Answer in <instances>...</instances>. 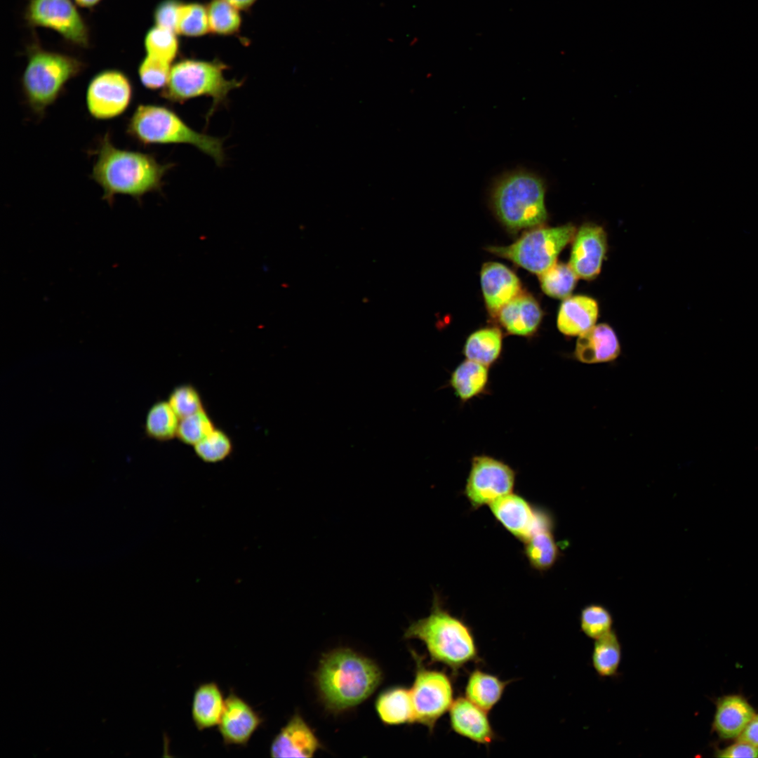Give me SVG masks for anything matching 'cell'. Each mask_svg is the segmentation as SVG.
Here are the masks:
<instances>
[{
	"instance_id": "cell-1",
	"label": "cell",
	"mask_w": 758,
	"mask_h": 758,
	"mask_svg": "<svg viewBox=\"0 0 758 758\" xmlns=\"http://www.w3.org/2000/svg\"><path fill=\"white\" fill-rule=\"evenodd\" d=\"M173 166L160 164L150 154L117 148L107 133L100 141L91 178L102 188V199L109 205L117 194L140 201L145 194L161 190L164 176Z\"/></svg>"
},
{
	"instance_id": "cell-2",
	"label": "cell",
	"mask_w": 758,
	"mask_h": 758,
	"mask_svg": "<svg viewBox=\"0 0 758 758\" xmlns=\"http://www.w3.org/2000/svg\"><path fill=\"white\" fill-rule=\"evenodd\" d=\"M314 679L326 709L338 713L366 700L381 683L383 674L372 660L340 648L322 656Z\"/></svg>"
},
{
	"instance_id": "cell-3",
	"label": "cell",
	"mask_w": 758,
	"mask_h": 758,
	"mask_svg": "<svg viewBox=\"0 0 758 758\" xmlns=\"http://www.w3.org/2000/svg\"><path fill=\"white\" fill-rule=\"evenodd\" d=\"M404 637L422 641L431 662L446 665L453 674L470 663L481 660L472 629L445 609L437 595L430 614L412 623Z\"/></svg>"
},
{
	"instance_id": "cell-4",
	"label": "cell",
	"mask_w": 758,
	"mask_h": 758,
	"mask_svg": "<svg viewBox=\"0 0 758 758\" xmlns=\"http://www.w3.org/2000/svg\"><path fill=\"white\" fill-rule=\"evenodd\" d=\"M545 185L538 175L515 170L501 176L493 187L491 202L500 222L511 231L537 227L547 220Z\"/></svg>"
},
{
	"instance_id": "cell-5",
	"label": "cell",
	"mask_w": 758,
	"mask_h": 758,
	"mask_svg": "<svg viewBox=\"0 0 758 758\" xmlns=\"http://www.w3.org/2000/svg\"><path fill=\"white\" fill-rule=\"evenodd\" d=\"M126 132L142 145L189 144L212 157L225 160L223 140L190 127L173 110L163 105L141 104L130 117Z\"/></svg>"
},
{
	"instance_id": "cell-6",
	"label": "cell",
	"mask_w": 758,
	"mask_h": 758,
	"mask_svg": "<svg viewBox=\"0 0 758 758\" xmlns=\"http://www.w3.org/2000/svg\"><path fill=\"white\" fill-rule=\"evenodd\" d=\"M77 58L32 45L21 79L22 90L29 108L42 115L61 95L67 83L82 72Z\"/></svg>"
},
{
	"instance_id": "cell-7",
	"label": "cell",
	"mask_w": 758,
	"mask_h": 758,
	"mask_svg": "<svg viewBox=\"0 0 758 758\" xmlns=\"http://www.w3.org/2000/svg\"><path fill=\"white\" fill-rule=\"evenodd\" d=\"M227 69L228 66L219 60H180L172 65L168 83L161 90V95L173 103L210 97L213 101L208 112L210 117L218 106L225 105L229 93L243 84V81L227 79L224 75Z\"/></svg>"
},
{
	"instance_id": "cell-8",
	"label": "cell",
	"mask_w": 758,
	"mask_h": 758,
	"mask_svg": "<svg viewBox=\"0 0 758 758\" xmlns=\"http://www.w3.org/2000/svg\"><path fill=\"white\" fill-rule=\"evenodd\" d=\"M576 232V227L571 224L537 227L509 246H489L487 250L540 275L556 263L559 254L573 239Z\"/></svg>"
},
{
	"instance_id": "cell-9",
	"label": "cell",
	"mask_w": 758,
	"mask_h": 758,
	"mask_svg": "<svg viewBox=\"0 0 758 758\" xmlns=\"http://www.w3.org/2000/svg\"><path fill=\"white\" fill-rule=\"evenodd\" d=\"M411 653L415 664V677L410 688L414 723L432 732L438 720L449 711L454 701L453 682L445 672L426 667L423 657L414 650L411 649Z\"/></svg>"
},
{
	"instance_id": "cell-10",
	"label": "cell",
	"mask_w": 758,
	"mask_h": 758,
	"mask_svg": "<svg viewBox=\"0 0 758 758\" xmlns=\"http://www.w3.org/2000/svg\"><path fill=\"white\" fill-rule=\"evenodd\" d=\"M25 19L29 26L53 29L70 44L89 45L88 27L72 0H29Z\"/></svg>"
},
{
	"instance_id": "cell-11",
	"label": "cell",
	"mask_w": 758,
	"mask_h": 758,
	"mask_svg": "<svg viewBox=\"0 0 758 758\" xmlns=\"http://www.w3.org/2000/svg\"><path fill=\"white\" fill-rule=\"evenodd\" d=\"M516 474L508 465L487 456L473 458L465 495L475 509L512 492Z\"/></svg>"
},
{
	"instance_id": "cell-12",
	"label": "cell",
	"mask_w": 758,
	"mask_h": 758,
	"mask_svg": "<svg viewBox=\"0 0 758 758\" xmlns=\"http://www.w3.org/2000/svg\"><path fill=\"white\" fill-rule=\"evenodd\" d=\"M133 95L132 83L123 72L108 69L97 73L87 86L86 105L95 119L116 118L129 107Z\"/></svg>"
},
{
	"instance_id": "cell-13",
	"label": "cell",
	"mask_w": 758,
	"mask_h": 758,
	"mask_svg": "<svg viewBox=\"0 0 758 758\" xmlns=\"http://www.w3.org/2000/svg\"><path fill=\"white\" fill-rule=\"evenodd\" d=\"M489 507L503 526L523 542L538 529L554 526L547 512L536 508L522 496L512 492L496 500Z\"/></svg>"
},
{
	"instance_id": "cell-14",
	"label": "cell",
	"mask_w": 758,
	"mask_h": 758,
	"mask_svg": "<svg viewBox=\"0 0 758 758\" xmlns=\"http://www.w3.org/2000/svg\"><path fill=\"white\" fill-rule=\"evenodd\" d=\"M263 722L260 713L232 690L225 698L218 727L225 745L246 746Z\"/></svg>"
},
{
	"instance_id": "cell-15",
	"label": "cell",
	"mask_w": 758,
	"mask_h": 758,
	"mask_svg": "<svg viewBox=\"0 0 758 758\" xmlns=\"http://www.w3.org/2000/svg\"><path fill=\"white\" fill-rule=\"evenodd\" d=\"M569 265L578 277L592 280L601 272L607 250V236L602 227L583 225L573 239Z\"/></svg>"
},
{
	"instance_id": "cell-16",
	"label": "cell",
	"mask_w": 758,
	"mask_h": 758,
	"mask_svg": "<svg viewBox=\"0 0 758 758\" xmlns=\"http://www.w3.org/2000/svg\"><path fill=\"white\" fill-rule=\"evenodd\" d=\"M322 745L299 712H295L272 740V757H312Z\"/></svg>"
},
{
	"instance_id": "cell-17",
	"label": "cell",
	"mask_w": 758,
	"mask_h": 758,
	"mask_svg": "<svg viewBox=\"0 0 758 758\" xmlns=\"http://www.w3.org/2000/svg\"><path fill=\"white\" fill-rule=\"evenodd\" d=\"M451 730L458 735L476 743L490 745L496 735L488 712L469 700L466 697L456 698L448 711Z\"/></svg>"
},
{
	"instance_id": "cell-18",
	"label": "cell",
	"mask_w": 758,
	"mask_h": 758,
	"mask_svg": "<svg viewBox=\"0 0 758 758\" xmlns=\"http://www.w3.org/2000/svg\"><path fill=\"white\" fill-rule=\"evenodd\" d=\"M480 281L486 306L494 316L521 292L518 277L505 265L496 262L484 263Z\"/></svg>"
},
{
	"instance_id": "cell-19",
	"label": "cell",
	"mask_w": 758,
	"mask_h": 758,
	"mask_svg": "<svg viewBox=\"0 0 758 758\" xmlns=\"http://www.w3.org/2000/svg\"><path fill=\"white\" fill-rule=\"evenodd\" d=\"M755 714L754 707L743 696H724L716 701L712 729L722 739H737Z\"/></svg>"
},
{
	"instance_id": "cell-20",
	"label": "cell",
	"mask_w": 758,
	"mask_h": 758,
	"mask_svg": "<svg viewBox=\"0 0 758 758\" xmlns=\"http://www.w3.org/2000/svg\"><path fill=\"white\" fill-rule=\"evenodd\" d=\"M495 316L509 333L529 336L537 331L543 312L532 295L520 293L502 307Z\"/></svg>"
},
{
	"instance_id": "cell-21",
	"label": "cell",
	"mask_w": 758,
	"mask_h": 758,
	"mask_svg": "<svg viewBox=\"0 0 758 758\" xmlns=\"http://www.w3.org/2000/svg\"><path fill=\"white\" fill-rule=\"evenodd\" d=\"M620 345L614 330L607 324L594 325L579 335L575 357L585 364L608 362L620 354Z\"/></svg>"
},
{
	"instance_id": "cell-22",
	"label": "cell",
	"mask_w": 758,
	"mask_h": 758,
	"mask_svg": "<svg viewBox=\"0 0 758 758\" xmlns=\"http://www.w3.org/2000/svg\"><path fill=\"white\" fill-rule=\"evenodd\" d=\"M599 314L597 301L584 295L569 296L560 305L557 328L564 335H580L594 326Z\"/></svg>"
},
{
	"instance_id": "cell-23",
	"label": "cell",
	"mask_w": 758,
	"mask_h": 758,
	"mask_svg": "<svg viewBox=\"0 0 758 758\" xmlns=\"http://www.w3.org/2000/svg\"><path fill=\"white\" fill-rule=\"evenodd\" d=\"M225 698L215 681L197 686L193 693L191 716L199 731L218 726L223 712Z\"/></svg>"
},
{
	"instance_id": "cell-24",
	"label": "cell",
	"mask_w": 758,
	"mask_h": 758,
	"mask_svg": "<svg viewBox=\"0 0 758 758\" xmlns=\"http://www.w3.org/2000/svg\"><path fill=\"white\" fill-rule=\"evenodd\" d=\"M375 707L378 716L385 724L414 723L410 689L397 686L384 690L378 696Z\"/></svg>"
},
{
	"instance_id": "cell-25",
	"label": "cell",
	"mask_w": 758,
	"mask_h": 758,
	"mask_svg": "<svg viewBox=\"0 0 758 758\" xmlns=\"http://www.w3.org/2000/svg\"><path fill=\"white\" fill-rule=\"evenodd\" d=\"M511 682L479 669L472 671L465 688V697L481 709L489 712L501 700L505 688Z\"/></svg>"
},
{
	"instance_id": "cell-26",
	"label": "cell",
	"mask_w": 758,
	"mask_h": 758,
	"mask_svg": "<svg viewBox=\"0 0 758 758\" xmlns=\"http://www.w3.org/2000/svg\"><path fill=\"white\" fill-rule=\"evenodd\" d=\"M488 380V366L467 359L451 374L450 384L456 396L466 401L482 393Z\"/></svg>"
},
{
	"instance_id": "cell-27",
	"label": "cell",
	"mask_w": 758,
	"mask_h": 758,
	"mask_svg": "<svg viewBox=\"0 0 758 758\" xmlns=\"http://www.w3.org/2000/svg\"><path fill=\"white\" fill-rule=\"evenodd\" d=\"M503 335L496 327H486L471 333L466 340L463 354L472 361L488 366L500 357Z\"/></svg>"
},
{
	"instance_id": "cell-28",
	"label": "cell",
	"mask_w": 758,
	"mask_h": 758,
	"mask_svg": "<svg viewBox=\"0 0 758 758\" xmlns=\"http://www.w3.org/2000/svg\"><path fill=\"white\" fill-rule=\"evenodd\" d=\"M552 529L553 526L538 529L524 541L525 555L530 565L538 571L550 569L560 555Z\"/></svg>"
},
{
	"instance_id": "cell-29",
	"label": "cell",
	"mask_w": 758,
	"mask_h": 758,
	"mask_svg": "<svg viewBox=\"0 0 758 758\" xmlns=\"http://www.w3.org/2000/svg\"><path fill=\"white\" fill-rule=\"evenodd\" d=\"M180 418L168 401L159 400L148 409L144 430L146 435L158 441H168L177 437Z\"/></svg>"
},
{
	"instance_id": "cell-30",
	"label": "cell",
	"mask_w": 758,
	"mask_h": 758,
	"mask_svg": "<svg viewBox=\"0 0 758 758\" xmlns=\"http://www.w3.org/2000/svg\"><path fill=\"white\" fill-rule=\"evenodd\" d=\"M621 656V644L613 630L594 640L592 663L599 676L610 677L616 675Z\"/></svg>"
},
{
	"instance_id": "cell-31",
	"label": "cell",
	"mask_w": 758,
	"mask_h": 758,
	"mask_svg": "<svg viewBox=\"0 0 758 758\" xmlns=\"http://www.w3.org/2000/svg\"><path fill=\"white\" fill-rule=\"evenodd\" d=\"M210 33L232 36L239 32L242 24L240 11L226 0H210L206 5Z\"/></svg>"
},
{
	"instance_id": "cell-32",
	"label": "cell",
	"mask_w": 758,
	"mask_h": 758,
	"mask_svg": "<svg viewBox=\"0 0 758 758\" xmlns=\"http://www.w3.org/2000/svg\"><path fill=\"white\" fill-rule=\"evenodd\" d=\"M578 277L569 264L556 262L540 275V284L547 295L565 299L571 295Z\"/></svg>"
},
{
	"instance_id": "cell-33",
	"label": "cell",
	"mask_w": 758,
	"mask_h": 758,
	"mask_svg": "<svg viewBox=\"0 0 758 758\" xmlns=\"http://www.w3.org/2000/svg\"><path fill=\"white\" fill-rule=\"evenodd\" d=\"M178 35L171 30L157 25L151 27L144 39L146 55L172 64L179 54Z\"/></svg>"
},
{
	"instance_id": "cell-34",
	"label": "cell",
	"mask_w": 758,
	"mask_h": 758,
	"mask_svg": "<svg viewBox=\"0 0 758 758\" xmlns=\"http://www.w3.org/2000/svg\"><path fill=\"white\" fill-rule=\"evenodd\" d=\"M210 33L206 5L199 2L183 3L177 24V34L187 37H199Z\"/></svg>"
},
{
	"instance_id": "cell-35",
	"label": "cell",
	"mask_w": 758,
	"mask_h": 758,
	"mask_svg": "<svg viewBox=\"0 0 758 758\" xmlns=\"http://www.w3.org/2000/svg\"><path fill=\"white\" fill-rule=\"evenodd\" d=\"M215 428L213 420L204 408L180 419L176 438L185 444L194 446Z\"/></svg>"
},
{
	"instance_id": "cell-36",
	"label": "cell",
	"mask_w": 758,
	"mask_h": 758,
	"mask_svg": "<svg viewBox=\"0 0 758 758\" xmlns=\"http://www.w3.org/2000/svg\"><path fill=\"white\" fill-rule=\"evenodd\" d=\"M613 616L609 610L599 604L585 606L580 614V627L587 637L597 639L612 630Z\"/></svg>"
},
{
	"instance_id": "cell-37",
	"label": "cell",
	"mask_w": 758,
	"mask_h": 758,
	"mask_svg": "<svg viewBox=\"0 0 758 758\" xmlns=\"http://www.w3.org/2000/svg\"><path fill=\"white\" fill-rule=\"evenodd\" d=\"M193 448L195 454L201 460L215 463L230 456L233 451V443L225 431L215 428Z\"/></svg>"
},
{
	"instance_id": "cell-38",
	"label": "cell",
	"mask_w": 758,
	"mask_h": 758,
	"mask_svg": "<svg viewBox=\"0 0 758 758\" xmlns=\"http://www.w3.org/2000/svg\"><path fill=\"white\" fill-rule=\"evenodd\" d=\"M167 401L180 419L204 409L199 392L190 383L175 386Z\"/></svg>"
},
{
	"instance_id": "cell-39",
	"label": "cell",
	"mask_w": 758,
	"mask_h": 758,
	"mask_svg": "<svg viewBox=\"0 0 758 758\" xmlns=\"http://www.w3.org/2000/svg\"><path fill=\"white\" fill-rule=\"evenodd\" d=\"M171 67V64L145 55L138 69L140 81L149 90H163L168 83Z\"/></svg>"
},
{
	"instance_id": "cell-40",
	"label": "cell",
	"mask_w": 758,
	"mask_h": 758,
	"mask_svg": "<svg viewBox=\"0 0 758 758\" xmlns=\"http://www.w3.org/2000/svg\"><path fill=\"white\" fill-rule=\"evenodd\" d=\"M182 4L180 0H161L159 2L152 14L155 25L177 34L179 12Z\"/></svg>"
},
{
	"instance_id": "cell-41",
	"label": "cell",
	"mask_w": 758,
	"mask_h": 758,
	"mask_svg": "<svg viewBox=\"0 0 758 758\" xmlns=\"http://www.w3.org/2000/svg\"><path fill=\"white\" fill-rule=\"evenodd\" d=\"M715 757L725 758L758 757V747L750 743L737 740V742L715 752Z\"/></svg>"
},
{
	"instance_id": "cell-42",
	"label": "cell",
	"mask_w": 758,
	"mask_h": 758,
	"mask_svg": "<svg viewBox=\"0 0 758 758\" xmlns=\"http://www.w3.org/2000/svg\"><path fill=\"white\" fill-rule=\"evenodd\" d=\"M758 747V714H755L737 738Z\"/></svg>"
},
{
	"instance_id": "cell-43",
	"label": "cell",
	"mask_w": 758,
	"mask_h": 758,
	"mask_svg": "<svg viewBox=\"0 0 758 758\" xmlns=\"http://www.w3.org/2000/svg\"><path fill=\"white\" fill-rule=\"evenodd\" d=\"M240 11H247L256 3L258 0H226Z\"/></svg>"
},
{
	"instance_id": "cell-44",
	"label": "cell",
	"mask_w": 758,
	"mask_h": 758,
	"mask_svg": "<svg viewBox=\"0 0 758 758\" xmlns=\"http://www.w3.org/2000/svg\"><path fill=\"white\" fill-rule=\"evenodd\" d=\"M79 6L83 8H92L97 5L101 0H74Z\"/></svg>"
}]
</instances>
